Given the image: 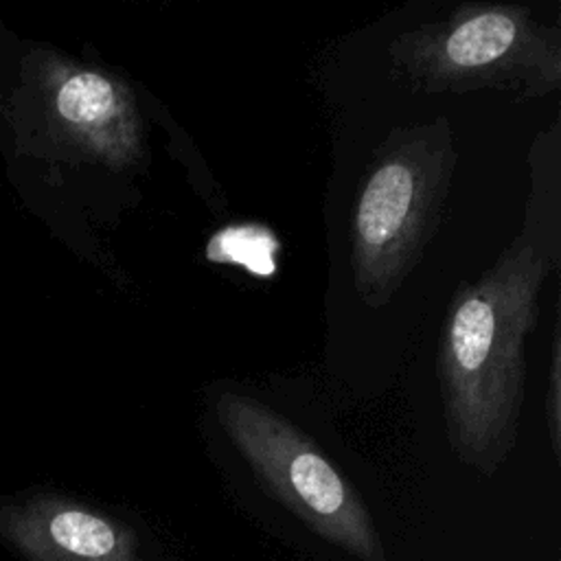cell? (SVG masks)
Wrapping results in <instances>:
<instances>
[{"instance_id": "3", "label": "cell", "mask_w": 561, "mask_h": 561, "mask_svg": "<svg viewBox=\"0 0 561 561\" xmlns=\"http://www.w3.org/2000/svg\"><path fill=\"white\" fill-rule=\"evenodd\" d=\"M388 57L392 77L423 94L500 90L537 99L561 88V31L524 4H458L399 33Z\"/></svg>"}, {"instance_id": "1", "label": "cell", "mask_w": 561, "mask_h": 561, "mask_svg": "<svg viewBox=\"0 0 561 561\" xmlns=\"http://www.w3.org/2000/svg\"><path fill=\"white\" fill-rule=\"evenodd\" d=\"M561 263L559 121L530 147L524 224L495 263L449 300L436 351V379L451 454L495 476L517 443L526 394V340L539 294Z\"/></svg>"}, {"instance_id": "2", "label": "cell", "mask_w": 561, "mask_h": 561, "mask_svg": "<svg viewBox=\"0 0 561 561\" xmlns=\"http://www.w3.org/2000/svg\"><path fill=\"white\" fill-rule=\"evenodd\" d=\"M458 164L447 116L399 125L375 147L351 215V274L364 305L392 302L438 230Z\"/></svg>"}, {"instance_id": "5", "label": "cell", "mask_w": 561, "mask_h": 561, "mask_svg": "<svg viewBox=\"0 0 561 561\" xmlns=\"http://www.w3.org/2000/svg\"><path fill=\"white\" fill-rule=\"evenodd\" d=\"M11 546L28 561H147L138 533L79 502L48 500L2 522Z\"/></svg>"}, {"instance_id": "6", "label": "cell", "mask_w": 561, "mask_h": 561, "mask_svg": "<svg viewBox=\"0 0 561 561\" xmlns=\"http://www.w3.org/2000/svg\"><path fill=\"white\" fill-rule=\"evenodd\" d=\"M546 430L554 458H561V333L559 322L554 324L552 344H550V368H548V388L543 401Z\"/></svg>"}, {"instance_id": "4", "label": "cell", "mask_w": 561, "mask_h": 561, "mask_svg": "<svg viewBox=\"0 0 561 561\" xmlns=\"http://www.w3.org/2000/svg\"><path fill=\"white\" fill-rule=\"evenodd\" d=\"M217 421L259 484L311 533L357 561H386V546L362 495L287 416L224 390Z\"/></svg>"}]
</instances>
